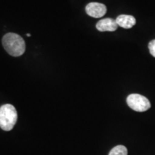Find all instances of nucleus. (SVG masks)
Masks as SVG:
<instances>
[{"instance_id":"obj_1","label":"nucleus","mask_w":155,"mask_h":155,"mask_svg":"<svg viewBox=\"0 0 155 155\" xmlns=\"http://www.w3.org/2000/svg\"><path fill=\"white\" fill-rule=\"evenodd\" d=\"M2 45L6 51L13 57H19L24 54L26 49L25 40L15 33L6 34L2 38Z\"/></svg>"},{"instance_id":"obj_2","label":"nucleus","mask_w":155,"mask_h":155,"mask_svg":"<svg viewBox=\"0 0 155 155\" xmlns=\"http://www.w3.org/2000/svg\"><path fill=\"white\" fill-rule=\"evenodd\" d=\"M17 120V113L11 104H5L0 107V128L4 131H10Z\"/></svg>"},{"instance_id":"obj_3","label":"nucleus","mask_w":155,"mask_h":155,"mask_svg":"<svg viewBox=\"0 0 155 155\" xmlns=\"http://www.w3.org/2000/svg\"><path fill=\"white\" fill-rule=\"evenodd\" d=\"M127 102L131 109L137 112L146 111L151 107L150 101L146 97L137 94L129 95L127 98Z\"/></svg>"},{"instance_id":"obj_4","label":"nucleus","mask_w":155,"mask_h":155,"mask_svg":"<svg viewBox=\"0 0 155 155\" xmlns=\"http://www.w3.org/2000/svg\"><path fill=\"white\" fill-rule=\"evenodd\" d=\"M106 7L104 4L98 2H91L88 4L86 7V12L89 16L99 18L106 15Z\"/></svg>"},{"instance_id":"obj_5","label":"nucleus","mask_w":155,"mask_h":155,"mask_svg":"<svg viewBox=\"0 0 155 155\" xmlns=\"http://www.w3.org/2000/svg\"><path fill=\"white\" fill-rule=\"evenodd\" d=\"M118 27L116 20L111 18L103 19L96 24V29L101 32H113L117 30Z\"/></svg>"},{"instance_id":"obj_6","label":"nucleus","mask_w":155,"mask_h":155,"mask_svg":"<svg viewBox=\"0 0 155 155\" xmlns=\"http://www.w3.org/2000/svg\"><path fill=\"white\" fill-rule=\"evenodd\" d=\"M118 26L125 29H130L136 25V19L131 15H121L116 19Z\"/></svg>"},{"instance_id":"obj_7","label":"nucleus","mask_w":155,"mask_h":155,"mask_svg":"<svg viewBox=\"0 0 155 155\" xmlns=\"http://www.w3.org/2000/svg\"><path fill=\"white\" fill-rule=\"evenodd\" d=\"M127 149L123 145H118L112 149L108 155H127Z\"/></svg>"},{"instance_id":"obj_8","label":"nucleus","mask_w":155,"mask_h":155,"mask_svg":"<svg viewBox=\"0 0 155 155\" xmlns=\"http://www.w3.org/2000/svg\"><path fill=\"white\" fill-rule=\"evenodd\" d=\"M149 50L150 52L153 57L155 58V40H153L149 43Z\"/></svg>"},{"instance_id":"obj_9","label":"nucleus","mask_w":155,"mask_h":155,"mask_svg":"<svg viewBox=\"0 0 155 155\" xmlns=\"http://www.w3.org/2000/svg\"><path fill=\"white\" fill-rule=\"evenodd\" d=\"M27 36H28V37H30V36H31V35H30V34H29V33H28V34H27Z\"/></svg>"}]
</instances>
